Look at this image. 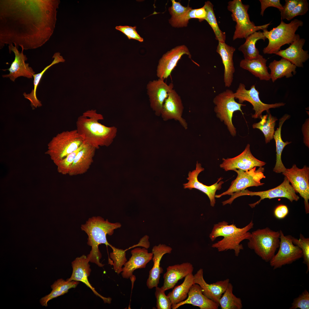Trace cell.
Here are the masks:
<instances>
[{"label":"cell","instance_id":"49","mask_svg":"<svg viewBox=\"0 0 309 309\" xmlns=\"http://www.w3.org/2000/svg\"><path fill=\"white\" fill-rule=\"evenodd\" d=\"M261 5L260 15L263 16L265 9L269 7H276L280 11L283 9V5L280 0H260Z\"/></svg>","mask_w":309,"mask_h":309},{"label":"cell","instance_id":"7","mask_svg":"<svg viewBox=\"0 0 309 309\" xmlns=\"http://www.w3.org/2000/svg\"><path fill=\"white\" fill-rule=\"evenodd\" d=\"M84 142L76 129L63 131L54 137L47 144L45 152L56 165L77 149Z\"/></svg>","mask_w":309,"mask_h":309},{"label":"cell","instance_id":"28","mask_svg":"<svg viewBox=\"0 0 309 309\" xmlns=\"http://www.w3.org/2000/svg\"><path fill=\"white\" fill-rule=\"evenodd\" d=\"M96 149L84 142L83 148L79 151L72 163L68 175L74 176L86 173L93 162Z\"/></svg>","mask_w":309,"mask_h":309},{"label":"cell","instance_id":"18","mask_svg":"<svg viewBox=\"0 0 309 309\" xmlns=\"http://www.w3.org/2000/svg\"><path fill=\"white\" fill-rule=\"evenodd\" d=\"M183 109L180 96L173 89L164 102L161 116L165 121L173 119L178 121L186 130L188 128V124L182 117Z\"/></svg>","mask_w":309,"mask_h":309},{"label":"cell","instance_id":"15","mask_svg":"<svg viewBox=\"0 0 309 309\" xmlns=\"http://www.w3.org/2000/svg\"><path fill=\"white\" fill-rule=\"evenodd\" d=\"M173 86L172 83L168 85L164 79L160 78L150 81L147 84V92L150 106L157 116L161 115L164 102Z\"/></svg>","mask_w":309,"mask_h":309},{"label":"cell","instance_id":"10","mask_svg":"<svg viewBox=\"0 0 309 309\" xmlns=\"http://www.w3.org/2000/svg\"><path fill=\"white\" fill-rule=\"evenodd\" d=\"M231 195L230 198L225 201L226 204H231L235 199L242 196H257L260 197V199L258 201L254 203L249 204L251 208L254 207L256 205L259 204L262 200L266 198L270 199L276 198H285L291 202L294 201H297L300 198L285 177L282 183L274 188L266 191L258 192H253L247 189H245L234 193Z\"/></svg>","mask_w":309,"mask_h":309},{"label":"cell","instance_id":"2","mask_svg":"<svg viewBox=\"0 0 309 309\" xmlns=\"http://www.w3.org/2000/svg\"><path fill=\"white\" fill-rule=\"evenodd\" d=\"M103 119L102 115L97 113L95 110H91L84 112L76 122V129L84 142L96 149L100 146L110 145L117 133L116 127L107 126L99 122Z\"/></svg>","mask_w":309,"mask_h":309},{"label":"cell","instance_id":"6","mask_svg":"<svg viewBox=\"0 0 309 309\" xmlns=\"http://www.w3.org/2000/svg\"><path fill=\"white\" fill-rule=\"evenodd\" d=\"M280 235L279 231L268 227L258 229L251 233L247 246L263 260L269 262L279 247Z\"/></svg>","mask_w":309,"mask_h":309},{"label":"cell","instance_id":"40","mask_svg":"<svg viewBox=\"0 0 309 309\" xmlns=\"http://www.w3.org/2000/svg\"><path fill=\"white\" fill-rule=\"evenodd\" d=\"M171 1L172 6L169 9V13L171 15V18L169 20V23L172 26L175 27L177 23L192 9L189 6L184 7L179 2L175 0Z\"/></svg>","mask_w":309,"mask_h":309},{"label":"cell","instance_id":"16","mask_svg":"<svg viewBox=\"0 0 309 309\" xmlns=\"http://www.w3.org/2000/svg\"><path fill=\"white\" fill-rule=\"evenodd\" d=\"M220 168L225 171L239 169L247 171L255 167H262L266 163L255 158L252 154L250 145L248 144L244 150L239 154L232 158H223Z\"/></svg>","mask_w":309,"mask_h":309},{"label":"cell","instance_id":"24","mask_svg":"<svg viewBox=\"0 0 309 309\" xmlns=\"http://www.w3.org/2000/svg\"><path fill=\"white\" fill-rule=\"evenodd\" d=\"M305 41L304 38H297L288 47L280 49L275 54L288 60L296 67H303V63L309 58L308 51L303 49Z\"/></svg>","mask_w":309,"mask_h":309},{"label":"cell","instance_id":"30","mask_svg":"<svg viewBox=\"0 0 309 309\" xmlns=\"http://www.w3.org/2000/svg\"><path fill=\"white\" fill-rule=\"evenodd\" d=\"M267 60L260 55L253 59H243L240 61L239 66L241 68L249 71L260 80L269 81L271 78L266 65Z\"/></svg>","mask_w":309,"mask_h":309},{"label":"cell","instance_id":"38","mask_svg":"<svg viewBox=\"0 0 309 309\" xmlns=\"http://www.w3.org/2000/svg\"><path fill=\"white\" fill-rule=\"evenodd\" d=\"M233 286L229 283L226 290L221 298L219 306L221 309H241L243 306L240 298L233 293Z\"/></svg>","mask_w":309,"mask_h":309},{"label":"cell","instance_id":"25","mask_svg":"<svg viewBox=\"0 0 309 309\" xmlns=\"http://www.w3.org/2000/svg\"><path fill=\"white\" fill-rule=\"evenodd\" d=\"M172 250L171 247L164 244H160L153 247L152 252L153 265L149 272L146 282V286L149 289L158 286L161 274L163 271V268L160 266L161 261L164 255L171 253Z\"/></svg>","mask_w":309,"mask_h":309},{"label":"cell","instance_id":"27","mask_svg":"<svg viewBox=\"0 0 309 309\" xmlns=\"http://www.w3.org/2000/svg\"><path fill=\"white\" fill-rule=\"evenodd\" d=\"M185 304H191L200 309H218L219 306L205 296L203 293L202 288L197 284H194L191 286L187 298L177 304L172 309H177Z\"/></svg>","mask_w":309,"mask_h":309},{"label":"cell","instance_id":"43","mask_svg":"<svg viewBox=\"0 0 309 309\" xmlns=\"http://www.w3.org/2000/svg\"><path fill=\"white\" fill-rule=\"evenodd\" d=\"M292 239L293 244L298 246L302 251L303 263L307 266L306 273H307L309 270V238L305 237L302 234H300L299 239L292 236Z\"/></svg>","mask_w":309,"mask_h":309},{"label":"cell","instance_id":"51","mask_svg":"<svg viewBox=\"0 0 309 309\" xmlns=\"http://www.w3.org/2000/svg\"><path fill=\"white\" fill-rule=\"evenodd\" d=\"M196 18L199 19L200 21L205 20L207 15V12L205 9L203 7L197 9L195 13Z\"/></svg>","mask_w":309,"mask_h":309},{"label":"cell","instance_id":"14","mask_svg":"<svg viewBox=\"0 0 309 309\" xmlns=\"http://www.w3.org/2000/svg\"><path fill=\"white\" fill-rule=\"evenodd\" d=\"M282 174L286 177L296 193L303 198L305 212L309 213V167L305 165L302 169L295 164L286 169Z\"/></svg>","mask_w":309,"mask_h":309},{"label":"cell","instance_id":"22","mask_svg":"<svg viewBox=\"0 0 309 309\" xmlns=\"http://www.w3.org/2000/svg\"><path fill=\"white\" fill-rule=\"evenodd\" d=\"M195 284H199L203 290V294L208 298L216 303L219 306L220 299L227 289L229 283L227 278L211 284L207 283L203 277V270L200 269L194 275Z\"/></svg>","mask_w":309,"mask_h":309},{"label":"cell","instance_id":"9","mask_svg":"<svg viewBox=\"0 0 309 309\" xmlns=\"http://www.w3.org/2000/svg\"><path fill=\"white\" fill-rule=\"evenodd\" d=\"M215 105L214 110L217 117L223 122L233 136L236 134V129L232 122L234 112L239 111L243 114L241 107L246 105L239 103L235 100L234 93L231 90L227 89L217 95L213 98Z\"/></svg>","mask_w":309,"mask_h":309},{"label":"cell","instance_id":"12","mask_svg":"<svg viewBox=\"0 0 309 309\" xmlns=\"http://www.w3.org/2000/svg\"><path fill=\"white\" fill-rule=\"evenodd\" d=\"M280 233V243L279 250L269 262L274 269L292 264L302 257L301 249L294 245L290 235H284L281 230Z\"/></svg>","mask_w":309,"mask_h":309},{"label":"cell","instance_id":"3","mask_svg":"<svg viewBox=\"0 0 309 309\" xmlns=\"http://www.w3.org/2000/svg\"><path fill=\"white\" fill-rule=\"evenodd\" d=\"M121 226L119 223H111L108 219L105 220L99 216L89 218L85 224L81 225L82 230L88 236L87 244L92 248L87 256L90 262L96 264L99 267L104 266V265L100 262L102 255L98 246L104 244L110 246L111 245L107 241L106 235H112L115 229Z\"/></svg>","mask_w":309,"mask_h":309},{"label":"cell","instance_id":"31","mask_svg":"<svg viewBox=\"0 0 309 309\" xmlns=\"http://www.w3.org/2000/svg\"><path fill=\"white\" fill-rule=\"evenodd\" d=\"M270 70V78L273 82L278 79L285 76L289 78L295 75L296 73V67L288 60L283 58L278 61L274 60L269 65Z\"/></svg>","mask_w":309,"mask_h":309},{"label":"cell","instance_id":"39","mask_svg":"<svg viewBox=\"0 0 309 309\" xmlns=\"http://www.w3.org/2000/svg\"><path fill=\"white\" fill-rule=\"evenodd\" d=\"M205 9L207 15L205 19L210 25L215 33V39L219 42H225L226 35L220 29L217 22L213 9V5L209 1L205 2L203 7Z\"/></svg>","mask_w":309,"mask_h":309},{"label":"cell","instance_id":"36","mask_svg":"<svg viewBox=\"0 0 309 309\" xmlns=\"http://www.w3.org/2000/svg\"><path fill=\"white\" fill-rule=\"evenodd\" d=\"M76 282L73 281H65L62 279H58L51 286L52 290L50 294L42 298L40 302L42 306L46 307L49 301L67 293L69 289L76 287Z\"/></svg>","mask_w":309,"mask_h":309},{"label":"cell","instance_id":"11","mask_svg":"<svg viewBox=\"0 0 309 309\" xmlns=\"http://www.w3.org/2000/svg\"><path fill=\"white\" fill-rule=\"evenodd\" d=\"M264 169L260 167L256 169V167L247 171L239 169L233 170L237 173L236 178L231 183L229 189L225 191L219 195H216L215 198H219L226 195H231L233 193L245 190L250 187H258L263 185L264 183L261 180L266 178L264 172Z\"/></svg>","mask_w":309,"mask_h":309},{"label":"cell","instance_id":"46","mask_svg":"<svg viewBox=\"0 0 309 309\" xmlns=\"http://www.w3.org/2000/svg\"><path fill=\"white\" fill-rule=\"evenodd\" d=\"M309 3L307 0H300L293 11L288 15L286 19L289 21L296 16L304 15L308 11Z\"/></svg>","mask_w":309,"mask_h":309},{"label":"cell","instance_id":"17","mask_svg":"<svg viewBox=\"0 0 309 309\" xmlns=\"http://www.w3.org/2000/svg\"><path fill=\"white\" fill-rule=\"evenodd\" d=\"M186 54L191 58V55L185 45L175 47L164 54L160 59L157 69V75L159 78H167L176 66L182 56Z\"/></svg>","mask_w":309,"mask_h":309},{"label":"cell","instance_id":"33","mask_svg":"<svg viewBox=\"0 0 309 309\" xmlns=\"http://www.w3.org/2000/svg\"><path fill=\"white\" fill-rule=\"evenodd\" d=\"M194 283V276L193 273L187 275L184 281L180 285L176 286L167 296L172 304V308L177 304L185 300L192 286Z\"/></svg>","mask_w":309,"mask_h":309},{"label":"cell","instance_id":"50","mask_svg":"<svg viewBox=\"0 0 309 309\" xmlns=\"http://www.w3.org/2000/svg\"><path fill=\"white\" fill-rule=\"evenodd\" d=\"M288 209L287 207L284 205H280L275 209L274 213L275 217L278 219L284 218L288 214Z\"/></svg>","mask_w":309,"mask_h":309},{"label":"cell","instance_id":"41","mask_svg":"<svg viewBox=\"0 0 309 309\" xmlns=\"http://www.w3.org/2000/svg\"><path fill=\"white\" fill-rule=\"evenodd\" d=\"M112 250L110 253V258L112 260V265L113 269L118 274L122 271L123 266L127 261L126 258V250L118 249L111 245L110 246Z\"/></svg>","mask_w":309,"mask_h":309},{"label":"cell","instance_id":"26","mask_svg":"<svg viewBox=\"0 0 309 309\" xmlns=\"http://www.w3.org/2000/svg\"><path fill=\"white\" fill-rule=\"evenodd\" d=\"M193 265L189 262L168 266L163 275L164 283L161 288L165 291L173 288L179 280L193 273Z\"/></svg>","mask_w":309,"mask_h":309},{"label":"cell","instance_id":"5","mask_svg":"<svg viewBox=\"0 0 309 309\" xmlns=\"http://www.w3.org/2000/svg\"><path fill=\"white\" fill-rule=\"evenodd\" d=\"M303 25V22L297 19L288 23L281 20L279 25L270 31L267 29L263 30L264 35L269 41L267 46L263 50V53L275 54L283 45L286 44L290 45L295 39L300 37L299 35L295 33L299 27Z\"/></svg>","mask_w":309,"mask_h":309},{"label":"cell","instance_id":"37","mask_svg":"<svg viewBox=\"0 0 309 309\" xmlns=\"http://www.w3.org/2000/svg\"><path fill=\"white\" fill-rule=\"evenodd\" d=\"M267 112L266 115L261 116L259 122L254 123L252 125L253 128L258 129L263 133L266 144L270 142L273 138L276 122L278 120L276 117L272 115L269 110Z\"/></svg>","mask_w":309,"mask_h":309},{"label":"cell","instance_id":"23","mask_svg":"<svg viewBox=\"0 0 309 309\" xmlns=\"http://www.w3.org/2000/svg\"><path fill=\"white\" fill-rule=\"evenodd\" d=\"M132 256L124 266L121 272L122 277L128 279L132 277L136 270L144 268L153 257V254L148 253L147 249L136 248L131 251Z\"/></svg>","mask_w":309,"mask_h":309},{"label":"cell","instance_id":"21","mask_svg":"<svg viewBox=\"0 0 309 309\" xmlns=\"http://www.w3.org/2000/svg\"><path fill=\"white\" fill-rule=\"evenodd\" d=\"M87 257L83 255L76 258L72 263V272L70 278L66 280L81 282L84 284L91 290L94 294L101 298L104 303L110 304L112 299L110 297H104L99 294L91 285L88 280L91 269Z\"/></svg>","mask_w":309,"mask_h":309},{"label":"cell","instance_id":"42","mask_svg":"<svg viewBox=\"0 0 309 309\" xmlns=\"http://www.w3.org/2000/svg\"><path fill=\"white\" fill-rule=\"evenodd\" d=\"M84 143L76 150L69 154L58 162L55 165L58 173L63 175L68 174L71 166L79 152L84 147Z\"/></svg>","mask_w":309,"mask_h":309},{"label":"cell","instance_id":"44","mask_svg":"<svg viewBox=\"0 0 309 309\" xmlns=\"http://www.w3.org/2000/svg\"><path fill=\"white\" fill-rule=\"evenodd\" d=\"M165 291L158 286L155 287V295L156 299V307L157 309H171L172 304L171 300L165 293Z\"/></svg>","mask_w":309,"mask_h":309},{"label":"cell","instance_id":"34","mask_svg":"<svg viewBox=\"0 0 309 309\" xmlns=\"http://www.w3.org/2000/svg\"><path fill=\"white\" fill-rule=\"evenodd\" d=\"M52 58H54V60L51 64L44 68L40 73L35 74L33 75V88L30 93L27 94L25 92H24L23 94L24 98L30 101L31 105L33 109L42 106L41 102L39 100L37 97L36 92L37 87L44 73L46 70L54 65L60 62H64L65 61L63 57L60 56V53L59 52L55 53Z\"/></svg>","mask_w":309,"mask_h":309},{"label":"cell","instance_id":"45","mask_svg":"<svg viewBox=\"0 0 309 309\" xmlns=\"http://www.w3.org/2000/svg\"><path fill=\"white\" fill-rule=\"evenodd\" d=\"M309 309V293L305 290L298 297L295 298L290 309Z\"/></svg>","mask_w":309,"mask_h":309},{"label":"cell","instance_id":"4","mask_svg":"<svg viewBox=\"0 0 309 309\" xmlns=\"http://www.w3.org/2000/svg\"><path fill=\"white\" fill-rule=\"evenodd\" d=\"M252 220L244 227H237L234 223L229 225L223 221L214 224L209 237L212 241L219 236L223 238L213 244L211 247L217 249L218 251H226L229 250L234 251L235 255L238 256L241 250L243 249L241 242L245 239L248 240L251 233L249 231L253 227Z\"/></svg>","mask_w":309,"mask_h":309},{"label":"cell","instance_id":"35","mask_svg":"<svg viewBox=\"0 0 309 309\" xmlns=\"http://www.w3.org/2000/svg\"><path fill=\"white\" fill-rule=\"evenodd\" d=\"M245 39V42L238 48V50L243 53L244 59L251 60L258 57L260 54L256 47L255 44L260 39H262L265 41L266 39L263 32L260 31L255 32Z\"/></svg>","mask_w":309,"mask_h":309},{"label":"cell","instance_id":"48","mask_svg":"<svg viewBox=\"0 0 309 309\" xmlns=\"http://www.w3.org/2000/svg\"><path fill=\"white\" fill-rule=\"evenodd\" d=\"M300 0H286L285 5L280 12L281 20L286 19L288 15L293 11L298 3Z\"/></svg>","mask_w":309,"mask_h":309},{"label":"cell","instance_id":"47","mask_svg":"<svg viewBox=\"0 0 309 309\" xmlns=\"http://www.w3.org/2000/svg\"><path fill=\"white\" fill-rule=\"evenodd\" d=\"M116 29L122 32L127 36L129 39H134L140 42L143 41V39L138 34L136 30V27L128 26H117Z\"/></svg>","mask_w":309,"mask_h":309},{"label":"cell","instance_id":"20","mask_svg":"<svg viewBox=\"0 0 309 309\" xmlns=\"http://www.w3.org/2000/svg\"><path fill=\"white\" fill-rule=\"evenodd\" d=\"M21 47L22 50L20 52L15 45V46L13 44L9 45V52L10 54L11 52L14 53L15 55V59L10 67L5 70H8L9 72V74L3 75L2 76L3 78H9L13 82H14L16 78L20 76L32 78L33 75L35 74L32 68L29 66V64L25 63L27 58L26 56L23 54V48Z\"/></svg>","mask_w":309,"mask_h":309},{"label":"cell","instance_id":"13","mask_svg":"<svg viewBox=\"0 0 309 309\" xmlns=\"http://www.w3.org/2000/svg\"><path fill=\"white\" fill-rule=\"evenodd\" d=\"M259 92L256 90L255 85H253L249 90L245 88V85L240 83L235 92L234 93L235 99H238L239 103L242 104L243 102L247 101L252 105L253 110L255 113L252 115V117L254 118H260L262 113L264 111H267L270 108L280 107L285 105L283 102L276 103L272 104H266L262 102L260 100Z\"/></svg>","mask_w":309,"mask_h":309},{"label":"cell","instance_id":"29","mask_svg":"<svg viewBox=\"0 0 309 309\" xmlns=\"http://www.w3.org/2000/svg\"><path fill=\"white\" fill-rule=\"evenodd\" d=\"M235 50L234 47L225 42H219L217 47L216 52L221 56L224 66V82L227 87H230L233 79L235 68L233 56Z\"/></svg>","mask_w":309,"mask_h":309},{"label":"cell","instance_id":"32","mask_svg":"<svg viewBox=\"0 0 309 309\" xmlns=\"http://www.w3.org/2000/svg\"><path fill=\"white\" fill-rule=\"evenodd\" d=\"M290 116L288 114H285L279 120V126L277 128L273 136L276 145V160L275 166L273 171L276 173H283L286 168L284 165L281 159V155L283 150L285 146L291 143L286 141L284 142L282 138L281 131L282 126L285 121Z\"/></svg>","mask_w":309,"mask_h":309},{"label":"cell","instance_id":"8","mask_svg":"<svg viewBox=\"0 0 309 309\" xmlns=\"http://www.w3.org/2000/svg\"><path fill=\"white\" fill-rule=\"evenodd\" d=\"M249 5L243 4L241 0L229 1L227 9L232 13L231 17L236 23L233 40L237 38H246L254 32L267 29L270 23L260 26H256L250 20L248 11Z\"/></svg>","mask_w":309,"mask_h":309},{"label":"cell","instance_id":"1","mask_svg":"<svg viewBox=\"0 0 309 309\" xmlns=\"http://www.w3.org/2000/svg\"><path fill=\"white\" fill-rule=\"evenodd\" d=\"M0 47L14 43L24 50L41 47L52 35L60 1L1 0Z\"/></svg>","mask_w":309,"mask_h":309},{"label":"cell","instance_id":"19","mask_svg":"<svg viewBox=\"0 0 309 309\" xmlns=\"http://www.w3.org/2000/svg\"><path fill=\"white\" fill-rule=\"evenodd\" d=\"M204 170V169L202 167L201 164L197 161L195 169L192 172L189 171L188 177L187 178L188 182L183 184V188L190 190L193 188L197 189L205 193L209 198L211 206L213 207L216 203V192L217 190L221 189L222 185L224 182L221 181L223 178L221 177L218 179L216 183L210 186L203 184L198 180L197 177L199 174Z\"/></svg>","mask_w":309,"mask_h":309}]
</instances>
